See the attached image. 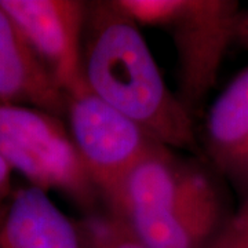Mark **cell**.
Here are the masks:
<instances>
[{"instance_id": "cell-1", "label": "cell", "mask_w": 248, "mask_h": 248, "mask_svg": "<svg viewBox=\"0 0 248 248\" xmlns=\"http://www.w3.org/2000/svg\"><path fill=\"white\" fill-rule=\"evenodd\" d=\"M84 37L87 89L163 146L195 149L190 110L169 89L140 25L116 0L89 3Z\"/></svg>"}, {"instance_id": "cell-2", "label": "cell", "mask_w": 248, "mask_h": 248, "mask_svg": "<svg viewBox=\"0 0 248 248\" xmlns=\"http://www.w3.org/2000/svg\"><path fill=\"white\" fill-rule=\"evenodd\" d=\"M138 25L164 29L178 58L179 94L189 110L217 83L223 57L236 37L240 6L233 0H116Z\"/></svg>"}, {"instance_id": "cell-3", "label": "cell", "mask_w": 248, "mask_h": 248, "mask_svg": "<svg viewBox=\"0 0 248 248\" xmlns=\"http://www.w3.org/2000/svg\"><path fill=\"white\" fill-rule=\"evenodd\" d=\"M0 155L40 190H58L84 207L99 195L58 116L0 104Z\"/></svg>"}, {"instance_id": "cell-4", "label": "cell", "mask_w": 248, "mask_h": 248, "mask_svg": "<svg viewBox=\"0 0 248 248\" xmlns=\"http://www.w3.org/2000/svg\"><path fill=\"white\" fill-rule=\"evenodd\" d=\"M65 115L80 159L99 195L107 200L125 174L161 145L131 119L93 94L86 83L68 95Z\"/></svg>"}, {"instance_id": "cell-5", "label": "cell", "mask_w": 248, "mask_h": 248, "mask_svg": "<svg viewBox=\"0 0 248 248\" xmlns=\"http://www.w3.org/2000/svg\"><path fill=\"white\" fill-rule=\"evenodd\" d=\"M66 97L84 84L83 39L89 3L78 0H0Z\"/></svg>"}, {"instance_id": "cell-6", "label": "cell", "mask_w": 248, "mask_h": 248, "mask_svg": "<svg viewBox=\"0 0 248 248\" xmlns=\"http://www.w3.org/2000/svg\"><path fill=\"white\" fill-rule=\"evenodd\" d=\"M214 189L205 171L179 163L157 145L125 174L108 203L115 217L130 221L175 211Z\"/></svg>"}, {"instance_id": "cell-7", "label": "cell", "mask_w": 248, "mask_h": 248, "mask_svg": "<svg viewBox=\"0 0 248 248\" xmlns=\"http://www.w3.org/2000/svg\"><path fill=\"white\" fill-rule=\"evenodd\" d=\"M68 97L51 71L0 6V104L66 112Z\"/></svg>"}, {"instance_id": "cell-8", "label": "cell", "mask_w": 248, "mask_h": 248, "mask_svg": "<svg viewBox=\"0 0 248 248\" xmlns=\"http://www.w3.org/2000/svg\"><path fill=\"white\" fill-rule=\"evenodd\" d=\"M205 141L217 169L248 195V68L214 101Z\"/></svg>"}, {"instance_id": "cell-9", "label": "cell", "mask_w": 248, "mask_h": 248, "mask_svg": "<svg viewBox=\"0 0 248 248\" xmlns=\"http://www.w3.org/2000/svg\"><path fill=\"white\" fill-rule=\"evenodd\" d=\"M0 248H84L79 228L50 200L29 186L14 193L0 222Z\"/></svg>"}, {"instance_id": "cell-10", "label": "cell", "mask_w": 248, "mask_h": 248, "mask_svg": "<svg viewBox=\"0 0 248 248\" xmlns=\"http://www.w3.org/2000/svg\"><path fill=\"white\" fill-rule=\"evenodd\" d=\"M217 189L175 211L123 221L149 248H207L225 222Z\"/></svg>"}, {"instance_id": "cell-11", "label": "cell", "mask_w": 248, "mask_h": 248, "mask_svg": "<svg viewBox=\"0 0 248 248\" xmlns=\"http://www.w3.org/2000/svg\"><path fill=\"white\" fill-rule=\"evenodd\" d=\"M78 228L84 248H149L113 214L87 217Z\"/></svg>"}, {"instance_id": "cell-12", "label": "cell", "mask_w": 248, "mask_h": 248, "mask_svg": "<svg viewBox=\"0 0 248 248\" xmlns=\"http://www.w3.org/2000/svg\"><path fill=\"white\" fill-rule=\"evenodd\" d=\"M207 248H248V195L239 210L225 219Z\"/></svg>"}, {"instance_id": "cell-13", "label": "cell", "mask_w": 248, "mask_h": 248, "mask_svg": "<svg viewBox=\"0 0 248 248\" xmlns=\"http://www.w3.org/2000/svg\"><path fill=\"white\" fill-rule=\"evenodd\" d=\"M11 167L7 164V161L3 159L0 155V203L4 200V197L10 192V175H11ZM1 222V219H0Z\"/></svg>"}, {"instance_id": "cell-14", "label": "cell", "mask_w": 248, "mask_h": 248, "mask_svg": "<svg viewBox=\"0 0 248 248\" xmlns=\"http://www.w3.org/2000/svg\"><path fill=\"white\" fill-rule=\"evenodd\" d=\"M240 45L248 48V10L247 11H240L237 25H236V37Z\"/></svg>"}]
</instances>
